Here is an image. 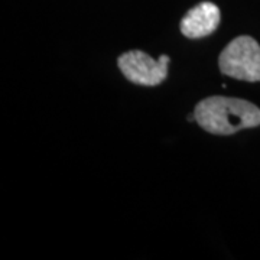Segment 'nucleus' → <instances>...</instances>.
I'll list each match as a JSON object with an SVG mask.
<instances>
[{"label": "nucleus", "instance_id": "f257e3e1", "mask_svg": "<svg viewBox=\"0 0 260 260\" xmlns=\"http://www.w3.org/2000/svg\"><path fill=\"white\" fill-rule=\"evenodd\" d=\"M197 123L213 135H233L260 124V109L242 99L214 95L197 104Z\"/></svg>", "mask_w": 260, "mask_h": 260}, {"label": "nucleus", "instance_id": "f03ea898", "mask_svg": "<svg viewBox=\"0 0 260 260\" xmlns=\"http://www.w3.org/2000/svg\"><path fill=\"white\" fill-rule=\"evenodd\" d=\"M224 75L236 80L260 81V45L250 37H239L224 48L218 59Z\"/></svg>", "mask_w": 260, "mask_h": 260}, {"label": "nucleus", "instance_id": "7ed1b4c3", "mask_svg": "<svg viewBox=\"0 0 260 260\" xmlns=\"http://www.w3.org/2000/svg\"><path fill=\"white\" fill-rule=\"evenodd\" d=\"M169 56L160 55L159 59L152 58L142 51H129L119 56V68L123 75L135 84L158 85L168 77Z\"/></svg>", "mask_w": 260, "mask_h": 260}, {"label": "nucleus", "instance_id": "20e7f679", "mask_svg": "<svg viewBox=\"0 0 260 260\" xmlns=\"http://www.w3.org/2000/svg\"><path fill=\"white\" fill-rule=\"evenodd\" d=\"M220 9L211 2H203L195 8L188 10L181 20L182 35L191 39L204 38L211 35L220 23Z\"/></svg>", "mask_w": 260, "mask_h": 260}]
</instances>
